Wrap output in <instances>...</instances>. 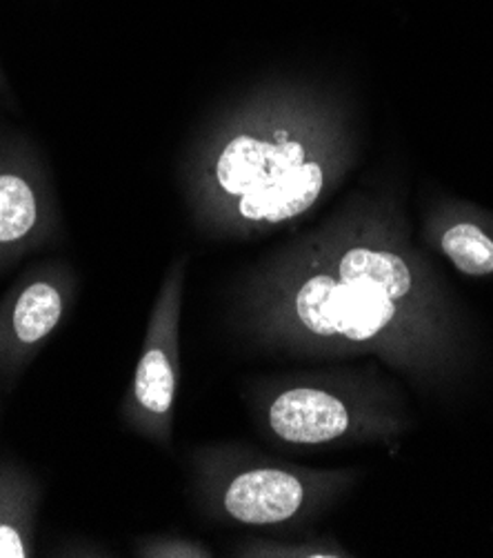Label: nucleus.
I'll return each instance as SVG.
<instances>
[{
  "mask_svg": "<svg viewBox=\"0 0 493 558\" xmlns=\"http://www.w3.org/2000/svg\"><path fill=\"white\" fill-rule=\"evenodd\" d=\"M411 294V267L396 252L322 236L264 269L249 288L247 323L296 352L369 345L398 325Z\"/></svg>",
  "mask_w": 493,
  "mask_h": 558,
  "instance_id": "nucleus-1",
  "label": "nucleus"
},
{
  "mask_svg": "<svg viewBox=\"0 0 493 558\" xmlns=\"http://www.w3.org/2000/svg\"><path fill=\"white\" fill-rule=\"evenodd\" d=\"M329 143L300 98L249 102L200 160L194 201L213 228L256 234L305 216L329 183Z\"/></svg>",
  "mask_w": 493,
  "mask_h": 558,
  "instance_id": "nucleus-2",
  "label": "nucleus"
},
{
  "mask_svg": "<svg viewBox=\"0 0 493 558\" xmlns=\"http://www.w3.org/2000/svg\"><path fill=\"white\" fill-rule=\"evenodd\" d=\"M183 263H176L153 301L143 348L119 414L134 434L170 448L178 395V327L183 305Z\"/></svg>",
  "mask_w": 493,
  "mask_h": 558,
  "instance_id": "nucleus-3",
  "label": "nucleus"
},
{
  "mask_svg": "<svg viewBox=\"0 0 493 558\" xmlns=\"http://www.w3.org/2000/svg\"><path fill=\"white\" fill-rule=\"evenodd\" d=\"M61 234L49 165L25 134L0 125V274L53 245Z\"/></svg>",
  "mask_w": 493,
  "mask_h": 558,
  "instance_id": "nucleus-4",
  "label": "nucleus"
},
{
  "mask_svg": "<svg viewBox=\"0 0 493 558\" xmlns=\"http://www.w3.org/2000/svg\"><path fill=\"white\" fill-rule=\"evenodd\" d=\"M78 294L74 265L49 258L19 274L0 296V385L8 392L70 316Z\"/></svg>",
  "mask_w": 493,
  "mask_h": 558,
  "instance_id": "nucleus-5",
  "label": "nucleus"
},
{
  "mask_svg": "<svg viewBox=\"0 0 493 558\" xmlns=\"http://www.w3.org/2000/svg\"><path fill=\"white\" fill-rule=\"evenodd\" d=\"M213 483L221 512L251 527L283 525L298 519L313 500L316 481L279 465H245L227 470Z\"/></svg>",
  "mask_w": 493,
  "mask_h": 558,
  "instance_id": "nucleus-6",
  "label": "nucleus"
},
{
  "mask_svg": "<svg viewBox=\"0 0 493 558\" xmlns=\"http://www.w3.org/2000/svg\"><path fill=\"white\" fill-rule=\"evenodd\" d=\"M264 425L281 442L311 448L345 436L352 427V410L332 389L298 383L271 395Z\"/></svg>",
  "mask_w": 493,
  "mask_h": 558,
  "instance_id": "nucleus-7",
  "label": "nucleus"
},
{
  "mask_svg": "<svg viewBox=\"0 0 493 558\" xmlns=\"http://www.w3.org/2000/svg\"><path fill=\"white\" fill-rule=\"evenodd\" d=\"M42 483L23 463L0 457V558L36 556Z\"/></svg>",
  "mask_w": 493,
  "mask_h": 558,
  "instance_id": "nucleus-8",
  "label": "nucleus"
},
{
  "mask_svg": "<svg viewBox=\"0 0 493 558\" xmlns=\"http://www.w3.org/2000/svg\"><path fill=\"white\" fill-rule=\"evenodd\" d=\"M443 252L467 276L493 274V236L476 222H456L443 234Z\"/></svg>",
  "mask_w": 493,
  "mask_h": 558,
  "instance_id": "nucleus-9",
  "label": "nucleus"
},
{
  "mask_svg": "<svg viewBox=\"0 0 493 558\" xmlns=\"http://www.w3.org/2000/svg\"><path fill=\"white\" fill-rule=\"evenodd\" d=\"M134 554L140 558H207L209 549L176 536H147L136 543Z\"/></svg>",
  "mask_w": 493,
  "mask_h": 558,
  "instance_id": "nucleus-10",
  "label": "nucleus"
},
{
  "mask_svg": "<svg viewBox=\"0 0 493 558\" xmlns=\"http://www.w3.org/2000/svg\"><path fill=\"white\" fill-rule=\"evenodd\" d=\"M12 100V92L8 87V81H5V74L3 70H0V105H5Z\"/></svg>",
  "mask_w": 493,
  "mask_h": 558,
  "instance_id": "nucleus-11",
  "label": "nucleus"
}]
</instances>
